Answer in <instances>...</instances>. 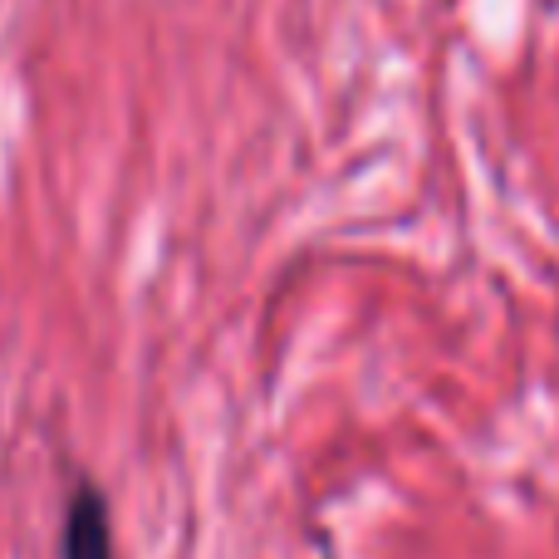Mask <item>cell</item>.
I'll return each instance as SVG.
<instances>
[{
	"label": "cell",
	"mask_w": 559,
	"mask_h": 559,
	"mask_svg": "<svg viewBox=\"0 0 559 559\" xmlns=\"http://www.w3.org/2000/svg\"><path fill=\"white\" fill-rule=\"evenodd\" d=\"M59 559H114V525L98 486H74L64 511V535H59Z\"/></svg>",
	"instance_id": "1"
}]
</instances>
